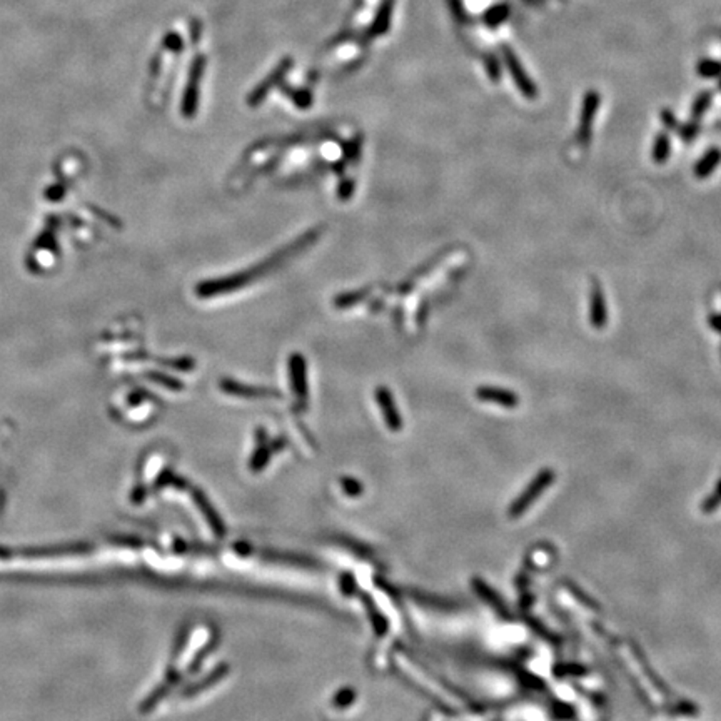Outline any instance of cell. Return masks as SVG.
Returning a JSON list of instances; mask_svg holds the SVG:
<instances>
[{
	"label": "cell",
	"instance_id": "cell-1",
	"mask_svg": "<svg viewBox=\"0 0 721 721\" xmlns=\"http://www.w3.org/2000/svg\"><path fill=\"white\" fill-rule=\"evenodd\" d=\"M601 97L596 90H588L583 99L581 114H579V127H578V143L581 145H588L591 140V132H593V122L598 112Z\"/></svg>",
	"mask_w": 721,
	"mask_h": 721
},
{
	"label": "cell",
	"instance_id": "cell-2",
	"mask_svg": "<svg viewBox=\"0 0 721 721\" xmlns=\"http://www.w3.org/2000/svg\"><path fill=\"white\" fill-rule=\"evenodd\" d=\"M503 56H504V62H506V65H508V70H510L512 81H515L516 87L519 89V92L523 94L526 99H529V101H535V99L537 97V87L533 84V81L529 79L526 70L523 69V64L518 60L516 54L512 52L510 47H503Z\"/></svg>",
	"mask_w": 721,
	"mask_h": 721
},
{
	"label": "cell",
	"instance_id": "cell-3",
	"mask_svg": "<svg viewBox=\"0 0 721 721\" xmlns=\"http://www.w3.org/2000/svg\"><path fill=\"white\" fill-rule=\"evenodd\" d=\"M553 479H554V473L551 469L541 471V473L536 476V479H533V483L528 486V489L524 491V494H521V498L518 499V501L512 504L511 512H510L512 518H515V516L523 515V512L526 511L529 506H531V503L535 501V499H537V496H540L546 489V487L551 485Z\"/></svg>",
	"mask_w": 721,
	"mask_h": 721
},
{
	"label": "cell",
	"instance_id": "cell-4",
	"mask_svg": "<svg viewBox=\"0 0 721 721\" xmlns=\"http://www.w3.org/2000/svg\"><path fill=\"white\" fill-rule=\"evenodd\" d=\"M590 323L594 329H604L608 324V306L604 298L603 286L598 281H593L590 294Z\"/></svg>",
	"mask_w": 721,
	"mask_h": 721
},
{
	"label": "cell",
	"instance_id": "cell-5",
	"mask_svg": "<svg viewBox=\"0 0 721 721\" xmlns=\"http://www.w3.org/2000/svg\"><path fill=\"white\" fill-rule=\"evenodd\" d=\"M476 398L483 403L496 404V406L508 407V410L518 407L519 404L518 394L510 389H501V387L494 386H479L476 389Z\"/></svg>",
	"mask_w": 721,
	"mask_h": 721
},
{
	"label": "cell",
	"instance_id": "cell-6",
	"mask_svg": "<svg viewBox=\"0 0 721 721\" xmlns=\"http://www.w3.org/2000/svg\"><path fill=\"white\" fill-rule=\"evenodd\" d=\"M376 399H378L379 407H381L382 416H384L387 426L393 429V431H399L403 426V419H401V416L398 414V410H396V404H394V399H393V394H391V391L386 389V387H382V386L378 387Z\"/></svg>",
	"mask_w": 721,
	"mask_h": 721
},
{
	"label": "cell",
	"instance_id": "cell-7",
	"mask_svg": "<svg viewBox=\"0 0 721 721\" xmlns=\"http://www.w3.org/2000/svg\"><path fill=\"white\" fill-rule=\"evenodd\" d=\"M289 379L293 391L299 398H306L307 394V376H306V361L301 354H293L289 359Z\"/></svg>",
	"mask_w": 721,
	"mask_h": 721
},
{
	"label": "cell",
	"instance_id": "cell-8",
	"mask_svg": "<svg viewBox=\"0 0 721 721\" xmlns=\"http://www.w3.org/2000/svg\"><path fill=\"white\" fill-rule=\"evenodd\" d=\"M220 389L227 394L243 396V398H264V396H277L276 391L264 389V387H256V386L252 387L248 384H241V382L232 381V379H222V381H220Z\"/></svg>",
	"mask_w": 721,
	"mask_h": 721
},
{
	"label": "cell",
	"instance_id": "cell-9",
	"mask_svg": "<svg viewBox=\"0 0 721 721\" xmlns=\"http://www.w3.org/2000/svg\"><path fill=\"white\" fill-rule=\"evenodd\" d=\"M721 164V149L711 147L710 151H706L699 157V161L696 162L693 168V174L696 179H706L710 177L718 165Z\"/></svg>",
	"mask_w": 721,
	"mask_h": 721
},
{
	"label": "cell",
	"instance_id": "cell-10",
	"mask_svg": "<svg viewBox=\"0 0 721 721\" xmlns=\"http://www.w3.org/2000/svg\"><path fill=\"white\" fill-rule=\"evenodd\" d=\"M671 154V139L666 132H660L653 140L651 159L654 164H665Z\"/></svg>",
	"mask_w": 721,
	"mask_h": 721
},
{
	"label": "cell",
	"instance_id": "cell-11",
	"mask_svg": "<svg viewBox=\"0 0 721 721\" xmlns=\"http://www.w3.org/2000/svg\"><path fill=\"white\" fill-rule=\"evenodd\" d=\"M508 17H510V6H506V3H498V6L491 7V9L486 12L485 20L489 26L496 27L499 26V24H503Z\"/></svg>",
	"mask_w": 721,
	"mask_h": 721
},
{
	"label": "cell",
	"instance_id": "cell-12",
	"mask_svg": "<svg viewBox=\"0 0 721 721\" xmlns=\"http://www.w3.org/2000/svg\"><path fill=\"white\" fill-rule=\"evenodd\" d=\"M711 101H713V94L708 92V90H704V92L699 94L698 97L695 99L693 107H691V118H693L695 120L698 118H702V115L704 114V111L710 107Z\"/></svg>",
	"mask_w": 721,
	"mask_h": 721
},
{
	"label": "cell",
	"instance_id": "cell-13",
	"mask_svg": "<svg viewBox=\"0 0 721 721\" xmlns=\"http://www.w3.org/2000/svg\"><path fill=\"white\" fill-rule=\"evenodd\" d=\"M699 132V124L698 120H691V122L685 124V126L678 127V136L679 139H683L685 143H690V140L696 139V136H698Z\"/></svg>",
	"mask_w": 721,
	"mask_h": 721
},
{
	"label": "cell",
	"instance_id": "cell-14",
	"mask_svg": "<svg viewBox=\"0 0 721 721\" xmlns=\"http://www.w3.org/2000/svg\"><path fill=\"white\" fill-rule=\"evenodd\" d=\"M698 74L702 77H716L721 74V64L713 60H703L698 65Z\"/></svg>",
	"mask_w": 721,
	"mask_h": 721
},
{
	"label": "cell",
	"instance_id": "cell-15",
	"mask_svg": "<svg viewBox=\"0 0 721 721\" xmlns=\"http://www.w3.org/2000/svg\"><path fill=\"white\" fill-rule=\"evenodd\" d=\"M661 122H663V126H665V129H668V131L678 129V120H677V118H674V114L670 109H663L661 111Z\"/></svg>",
	"mask_w": 721,
	"mask_h": 721
},
{
	"label": "cell",
	"instance_id": "cell-16",
	"mask_svg": "<svg viewBox=\"0 0 721 721\" xmlns=\"http://www.w3.org/2000/svg\"><path fill=\"white\" fill-rule=\"evenodd\" d=\"M151 378L154 379V381H157V382H164V384L168 386L169 389H181V387H182L181 382L176 381V379H169V378H164V376H156V373H152Z\"/></svg>",
	"mask_w": 721,
	"mask_h": 721
},
{
	"label": "cell",
	"instance_id": "cell-17",
	"mask_svg": "<svg viewBox=\"0 0 721 721\" xmlns=\"http://www.w3.org/2000/svg\"><path fill=\"white\" fill-rule=\"evenodd\" d=\"M708 323H710V326L715 329V331L721 332V314H713L710 316V319H708Z\"/></svg>",
	"mask_w": 721,
	"mask_h": 721
}]
</instances>
